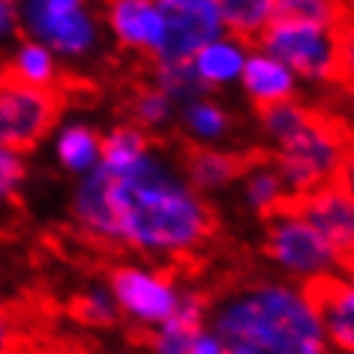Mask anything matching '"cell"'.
<instances>
[{
    "instance_id": "d6986e66",
    "label": "cell",
    "mask_w": 354,
    "mask_h": 354,
    "mask_svg": "<svg viewBox=\"0 0 354 354\" xmlns=\"http://www.w3.org/2000/svg\"><path fill=\"white\" fill-rule=\"evenodd\" d=\"M219 19H223L225 37H232L243 46H255L259 37L273 21L277 0H214Z\"/></svg>"
},
{
    "instance_id": "603a6c76",
    "label": "cell",
    "mask_w": 354,
    "mask_h": 354,
    "mask_svg": "<svg viewBox=\"0 0 354 354\" xmlns=\"http://www.w3.org/2000/svg\"><path fill=\"white\" fill-rule=\"evenodd\" d=\"M174 120H177V105L165 93H159L156 87H150V84L138 87L136 96L129 100V123H136L147 136L168 129Z\"/></svg>"
},
{
    "instance_id": "7c38bea8",
    "label": "cell",
    "mask_w": 354,
    "mask_h": 354,
    "mask_svg": "<svg viewBox=\"0 0 354 354\" xmlns=\"http://www.w3.org/2000/svg\"><path fill=\"white\" fill-rule=\"evenodd\" d=\"M330 354H354V288L348 273L306 286Z\"/></svg>"
},
{
    "instance_id": "d4e9b609",
    "label": "cell",
    "mask_w": 354,
    "mask_h": 354,
    "mask_svg": "<svg viewBox=\"0 0 354 354\" xmlns=\"http://www.w3.org/2000/svg\"><path fill=\"white\" fill-rule=\"evenodd\" d=\"M150 87H156L159 93H165L174 105L177 102H189L196 96H205L207 91L198 84L196 73L189 64H150Z\"/></svg>"
},
{
    "instance_id": "277c9868",
    "label": "cell",
    "mask_w": 354,
    "mask_h": 354,
    "mask_svg": "<svg viewBox=\"0 0 354 354\" xmlns=\"http://www.w3.org/2000/svg\"><path fill=\"white\" fill-rule=\"evenodd\" d=\"M351 24L277 21L259 37L255 48L279 60L297 82L339 84L351 69Z\"/></svg>"
},
{
    "instance_id": "8992f818",
    "label": "cell",
    "mask_w": 354,
    "mask_h": 354,
    "mask_svg": "<svg viewBox=\"0 0 354 354\" xmlns=\"http://www.w3.org/2000/svg\"><path fill=\"white\" fill-rule=\"evenodd\" d=\"M264 255L286 282L306 288L327 277L348 273L351 261H345L304 216L291 207H279L264 219Z\"/></svg>"
},
{
    "instance_id": "2e32d148",
    "label": "cell",
    "mask_w": 354,
    "mask_h": 354,
    "mask_svg": "<svg viewBox=\"0 0 354 354\" xmlns=\"http://www.w3.org/2000/svg\"><path fill=\"white\" fill-rule=\"evenodd\" d=\"M0 73L15 78L28 87H42V91H66V73L64 64L51 55L46 46L33 39L19 37L12 48H6Z\"/></svg>"
},
{
    "instance_id": "7402d4cb",
    "label": "cell",
    "mask_w": 354,
    "mask_h": 354,
    "mask_svg": "<svg viewBox=\"0 0 354 354\" xmlns=\"http://www.w3.org/2000/svg\"><path fill=\"white\" fill-rule=\"evenodd\" d=\"M156 141L153 136H147L145 129H138L136 123H118L111 127L109 132L102 136V145H100V165L105 168H123V165H132L136 159H141L153 147Z\"/></svg>"
},
{
    "instance_id": "44dd1931",
    "label": "cell",
    "mask_w": 354,
    "mask_h": 354,
    "mask_svg": "<svg viewBox=\"0 0 354 354\" xmlns=\"http://www.w3.org/2000/svg\"><path fill=\"white\" fill-rule=\"evenodd\" d=\"M100 145L102 136L87 123H66L55 138L57 162L73 174H91L100 165Z\"/></svg>"
},
{
    "instance_id": "ac0fdd59",
    "label": "cell",
    "mask_w": 354,
    "mask_h": 354,
    "mask_svg": "<svg viewBox=\"0 0 354 354\" xmlns=\"http://www.w3.org/2000/svg\"><path fill=\"white\" fill-rule=\"evenodd\" d=\"M246 55H250V51H246L243 42H237L232 37H219L210 42V46L196 51L189 66L205 91H216V87H228L232 82L241 78Z\"/></svg>"
},
{
    "instance_id": "9a60e30c",
    "label": "cell",
    "mask_w": 354,
    "mask_h": 354,
    "mask_svg": "<svg viewBox=\"0 0 354 354\" xmlns=\"http://www.w3.org/2000/svg\"><path fill=\"white\" fill-rule=\"evenodd\" d=\"M237 82L243 84L246 100H250L259 111H268L273 105H282V102H295L297 84H300L279 60H273L270 55H264L259 48L246 55Z\"/></svg>"
},
{
    "instance_id": "7a4b0ae2",
    "label": "cell",
    "mask_w": 354,
    "mask_h": 354,
    "mask_svg": "<svg viewBox=\"0 0 354 354\" xmlns=\"http://www.w3.org/2000/svg\"><path fill=\"white\" fill-rule=\"evenodd\" d=\"M207 327L228 354H330L306 288L286 279H241L207 300Z\"/></svg>"
},
{
    "instance_id": "e0dca14e",
    "label": "cell",
    "mask_w": 354,
    "mask_h": 354,
    "mask_svg": "<svg viewBox=\"0 0 354 354\" xmlns=\"http://www.w3.org/2000/svg\"><path fill=\"white\" fill-rule=\"evenodd\" d=\"M177 123H180L183 136H187V145L219 147V141H225L232 136L234 118H232V111L223 109V105L216 100H210V96H196V100L180 105Z\"/></svg>"
},
{
    "instance_id": "4dcf8cb0",
    "label": "cell",
    "mask_w": 354,
    "mask_h": 354,
    "mask_svg": "<svg viewBox=\"0 0 354 354\" xmlns=\"http://www.w3.org/2000/svg\"><path fill=\"white\" fill-rule=\"evenodd\" d=\"M3 55H6V51H0V64H3Z\"/></svg>"
},
{
    "instance_id": "ba28073f",
    "label": "cell",
    "mask_w": 354,
    "mask_h": 354,
    "mask_svg": "<svg viewBox=\"0 0 354 354\" xmlns=\"http://www.w3.org/2000/svg\"><path fill=\"white\" fill-rule=\"evenodd\" d=\"M105 286L118 304L120 318H127L141 330H153L156 324H162L177 309L183 295V288L168 270L136 261L114 264Z\"/></svg>"
},
{
    "instance_id": "f546056e",
    "label": "cell",
    "mask_w": 354,
    "mask_h": 354,
    "mask_svg": "<svg viewBox=\"0 0 354 354\" xmlns=\"http://www.w3.org/2000/svg\"><path fill=\"white\" fill-rule=\"evenodd\" d=\"M15 345V324L12 318L0 309V354H10Z\"/></svg>"
},
{
    "instance_id": "4fadbf2b",
    "label": "cell",
    "mask_w": 354,
    "mask_h": 354,
    "mask_svg": "<svg viewBox=\"0 0 354 354\" xmlns=\"http://www.w3.org/2000/svg\"><path fill=\"white\" fill-rule=\"evenodd\" d=\"M252 153H237V150L225 147H196V145H183L180 147V174L187 177V183L196 192H216L232 187L234 180H241L246 165H250Z\"/></svg>"
},
{
    "instance_id": "83f0119b",
    "label": "cell",
    "mask_w": 354,
    "mask_h": 354,
    "mask_svg": "<svg viewBox=\"0 0 354 354\" xmlns=\"http://www.w3.org/2000/svg\"><path fill=\"white\" fill-rule=\"evenodd\" d=\"M19 33V12H15V0H0V51L10 48Z\"/></svg>"
},
{
    "instance_id": "8fae6325",
    "label": "cell",
    "mask_w": 354,
    "mask_h": 354,
    "mask_svg": "<svg viewBox=\"0 0 354 354\" xmlns=\"http://www.w3.org/2000/svg\"><path fill=\"white\" fill-rule=\"evenodd\" d=\"M100 21L118 48L156 60L165 37L156 0H102Z\"/></svg>"
},
{
    "instance_id": "5bb4252c",
    "label": "cell",
    "mask_w": 354,
    "mask_h": 354,
    "mask_svg": "<svg viewBox=\"0 0 354 354\" xmlns=\"http://www.w3.org/2000/svg\"><path fill=\"white\" fill-rule=\"evenodd\" d=\"M207 300L210 297L196 288H183L174 313L153 330H147V354H187L196 333L207 324Z\"/></svg>"
},
{
    "instance_id": "f1b7e54d",
    "label": "cell",
    "mask_w": 354,
    "mask_h": 354,
    "mask_svg": "<svg viewBox=\"0 0 354 354\" xmlns=\"http://www.w3.org/2000/svg\"><path fill=\"white\" fill-rule=\"evenodd\" d=\"M187 354H228V351H225V342L219 339V336L205 324V327H201V330L196 333V339H192V345H189Z\"/></svg>"
},
{
    "instance_id": "4316f807",
    "label": "cell",
    "mask_w": 354,
    "mask_h": 354,
    "mask_svg": "<svg viewBox=\"0 0 354 354\" xmlns=\"http://www.w3.org/2000/svg\"><path fill=\"white\" fill-rule=\"evenodd\" d=\"M28 180V162L15 150L0 147V207L12 205Z\"/></svg>"
},
{
    "instance_id": "484cf974",
    "label": "cell",
    "mask_w": 354,
    "mask_h": 354,
    "mask_svg": "<svg viewBox=\"0 0 354 354\" xmlns=\"http://www.w3.org/2000/svg\"><path fill=\"white\" fill-rule=\"evenodd\" d=\"M73 313L82 324L87 327H114L120 322V313H118V304H114L111 291L105 282L100 286H87L84 291H78L75 300H73Z\"/></svg>"
},
{
    "instance_id": "30bf717a",
    "label": "cell",
    "mask_w": 354,
    "mask_h": 354,
    "mask_svg": "<svg viewBox=\"0 0 354 354\" xmlns=\"http://www.w3.org/2000/svg\"><path fill=\"white\" fill-rule=\"evenodd\" d=\"M286 207H291L297 216H304L345 261H351L354 205H351V183L348 180L330 183V187L309 192L304 198H291V201H286Z\"/></svg>"
},
{
    "instance_id": "cb8c5ba5",
    "label": "cell",
    "mask_w": 354,
    "mask_h": 354,
    "mask_svg": "<svg viewBox=\"0 0 354 354\" xmlns=\"http://www.w3.org/2000/svg\"><path fill=\"white\" fill-rule=\"evenodd\" d=\"M277 21H309V24H348L342 0H277Z\"/></svg>"
},
{
    "instance_id": "6da1fadb",
    "label": "cell",
    "mask_w": 354,
    "mask_h": 354,
    "mask_svg": "<svg viewBox=\"0 0 354 354\" xmlns=\"http://www.w3.org/2000/svg\"><path fill=\"white\" fill-rule=\"evenodd\" d=\"M73 219L91 241L156 261L196 255L216 232L214 207L156 145L132 165L84 174Z\"/></svg>"
},
{
    "instance_id": "ffe728a7",
    "label": "cell",
    "mask_w": 354,
    "mask_h": 354,
    "mask_svg": "<svg viewBox=\"0 0 354 354\" xmlns=\"http://www.w3.org/2000/svg\"><path fill=\"white\" fill-rule=\"evenodd\" d=\"M243 196H246V205H250L255 214H261L268 219L270 214H277L279 207H286L288 201V192L282 187L277 168H273L270 156L264 153H252L250 156V165L243 171Z\"/></svg>"
},
{
    "instance_id": "52a82bcc",
    "label": "cell",
    "mask_w": 354,
    "mask_h": 354,
    "mask_svg": "<svg viewBox=\"0 0 354 354\" xmlns=\"http://www.w3.org/2000/svg\"><path fill=\"white\" fill-rule=\"evenodd\" d=\"M66 109V91L28 87L0 73V147L28 153L57 127Z\"/></svg>"
},
{
    "instance_id": "5b68a950",
    "label": "cell",
    "mask_w": 354,
    "mask_h": 354,
    "mask_svg": "<svg viewBox=\"0 0 354 354\" xmlns=\"http://www.w3.org/2000/svg\"><path fill=\"white\" fill-rule=\"evenodd\" d=\"M19 33L46 46L60 64H84L102 48L100 10L91 0H15Z\"/></svg>"
},
{
    "instance_id": "9c48e42d",
    "label": "cell",
    "mask_w": 354,
    "mask_h": 354,
    "mask_svg": "<svg viewBox=\"0 0 354 354\" xmlns=\"http://www.w3.org/2000/svg\"><path fill=\"white\" fill-rule=\"evenodd\" d=\"M162 15V48L150 64H189L196 51L225 37L214 0H156Z\"/></svg>"
},
{
    "instance_id": "3957f363",
    "label": "cell",
    "mask_w": 354,
    "mask_h": 354,
    "mask_svg": "<svg viewBox=\"0 0 354 354\" xmlns=\"http://www.w3.org/2000/svg\"><path fill=\"white\" fill-rule=\"evenodd\" d=\"M268 156L291 198L348 180V132L336 114L304 102H282L259 111Z\"/></svg>"
}]
</instances>
